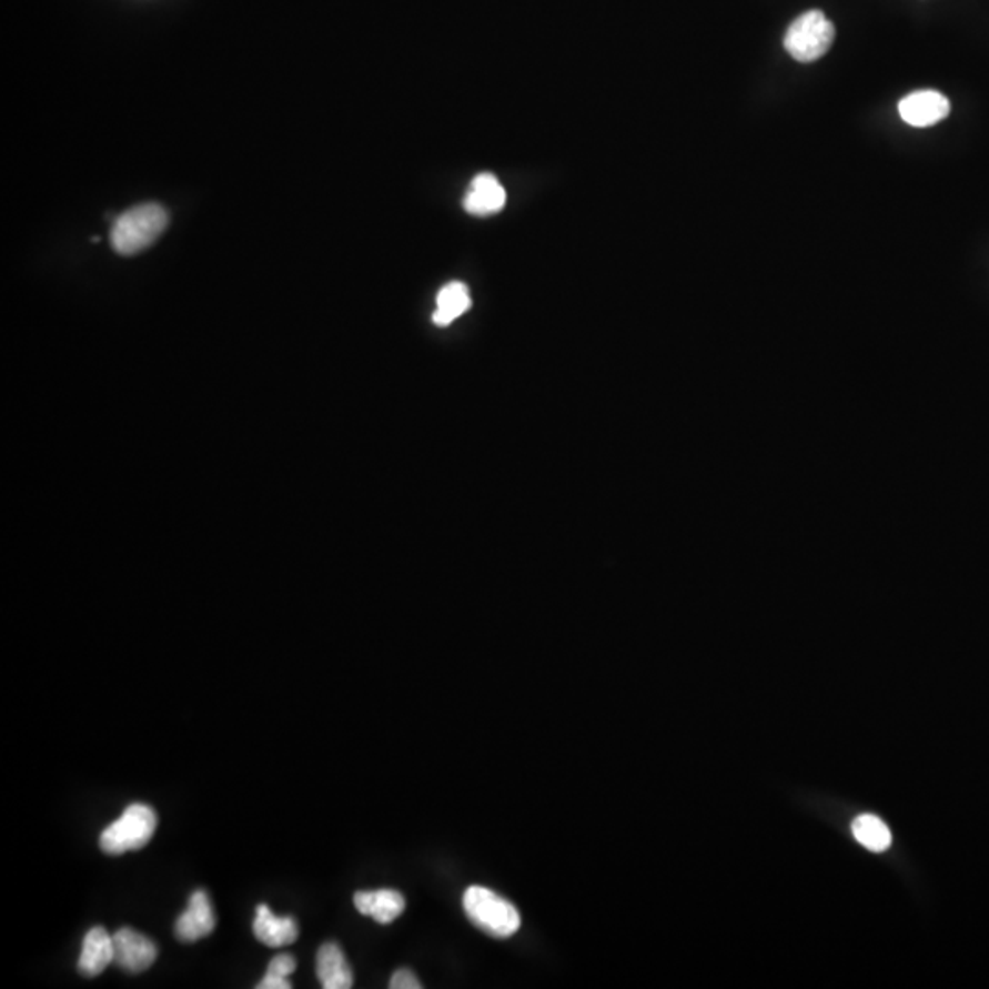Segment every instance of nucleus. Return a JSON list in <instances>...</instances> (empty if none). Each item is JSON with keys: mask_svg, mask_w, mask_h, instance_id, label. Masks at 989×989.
<instances>
[{"mask_svg": "<svg viewBox=\"0 0 989 989\" xmlns=\"http://www.w3.org/2000/svg\"><path fill=\"white\" fill-rule=\"evenodd\" d=\"M354 906L362 915L371 916L377 924H391L405 911V898L398 890L380 889L356 892Z\"/></svg>", "mask_w": 989, "mask_h": 989, "instance_id": "10", "label": "nucleus"}, {"mask_svg": "<svg viewBox=\"0 0 989 989\" xmlns=\"http://www.w3.org/2000/svg\"><path fill=\"white\" fill-rule=\"evenodd\" d=\"M852 834L854 838L872 852H884L892 841L887 825L879 817L869 816V814L856 817V821L852 823Z\"/></svg>", "mask_w": 989, "mask_h": 989, "instance_id": "14", "label": "nucleus"}, {"mask_svg": "<svg viewBox=\"0 0 989 989\" xmlns=\"http://www.w3.org/2000/svg\"><path fill=\"white\" fill-rule=\"evenodd\" d=\"M114 962V938L103 927H92L83 940L78 969L83 977H98Z\"/></svg>", "mask_w": 989, "mask_h": 989, "instance_id": "9", "label": "nucleus"}, {"mask_svg": "<svg viewBox=\"0 0 989 989\" xmlns=\"http://www.w3.org/2000/svg\"><path fill=\"white\" fill-rule=\"evenodd\" d=\"M168 211L162 205H137L115 219L110 233L112 248L120 255H137L154 244L168 228Z\"/></svg>", "mask_w": 989, "mask_h": 989, "instance_id": "1", "label": "nucleus"}, {"mask_svg": "<svg viewBox=\"0 0 989 989\" xmlns=\"http://www.w3.org/2000/svg\"><path fill=\"white\" fill-rule=\"evenodd\" d=\"M388 986L393 989H422V982H420L418 977L411 971V969H398L396 973L393 975V979L388 982Z\"/></svg>", "mask_w": 989, "mask_h": 989, "instance_id": "16", "label": "nucleus"}, {"mask_svg": "<svg viewBox=\"0 0 989 989\" xmlns=\"http://www.w3.org/2000/svg\"><path fill=\"white\" fill-rule=\"evenodd\" d=\"M464 911L482 931L495 938H508L518 931L517 909L486 887H470L464 892Z\"/></svg>", "mask_w": 989, "mask_h": 989, "instance_id": "3", "label": "nucleus"}, {"mask_svg": "<svg viewBox=\"0 0 989 989\" xmlns=\"http://www.w3.org/2000/svg\"><path fill=\"white\" fill-rule=\"evenodd\" d=\"M157 811L152 810L151 806L134 803L101 832V850L110 856L140 850L149 845L157 832Z\"/></svg>", "mask_w": 989, "mask_h": 989, "instance_id": "2", "label": "nucleus"}, {"mask_svg": "<svg viewBox=\"0 0 989 989\" xmlns=\"http://www.w3.org/2000/svg\"><path fill=\"white\" fill-rule=\"evenodd\" d=\"M504 204H506V191L498 183L497 176L482 173L473 179L472 191L464 200L467 213L478 216L493 215L503 210Z\"/></svg>", "mask_w": 989, "mask_h": 989, "instance_id": "11", "label": "nucleus"}, {"mask_svg": "<svg viewBox=\"0 0 989 989\" xmlns=\"http://www.w3.org/2000/svg\"><path fill=\"white\" fill-rule=\"evenodd\" d=\"M836 39V28L825 13L810 10L797 17L786 30L785 48L799 63H814L830 50Z\"/></svg>", "mask_w": 989, "mask_h": 989, "instance_id": "4", "label": "nucleus"}, {"mask_svg": "<svg viewBox=\"0 0 989 989\" xmlns=\"http://www.w3.org/2000/svg\"><path fill=\"white\" fill-rule=\"evenodd\" d=\"M898 112L907 125L924 129L946 120L951 112V103L937 90H918L898 103Z\"/></svg>", "mask_w": 989, "mask_h": 989, "instance_id": "6", "label": "nucleus"}, {"mask_svg": "<svg viewBox=\"0 0 989 989\" xmlns=\"http://www.w3.org/2000/svg\"><path fill=\"white\" fill-rule=\"evenodd\" d=\"M436 303H438V309L433 314V321H435V325L445 326L470 310L472 297L464 284L451 283L438 293Z\"/></svg>", "mask_w": 989, "mask_h": 989, "instance_id": "13", "label": "nucleus"}, {"mask_svg": "<svg viewBox=\"0 0 989 989\" xmlns=\"http://www.w3.org/2000/svg\"><path fill=\"white\" fill-rule=\"evenodd\" d=\"M216 918L210 896L204 890H196L189 898L188 909L176 918L174 935L180 942H196L200 938L210 937L215 931Z\"/></svg>", "mask_w": 989, "mask_h": 989, "instance_id": "7", "label": "nucleus"}, {"mask_svg": "<svg viewBox=\"0 0 989 989\" xmlns=\"http://www.w3.org/2000/svg\"><path fill=\"white\" fill-rule=\"evenodd\" d=\"M317 977L325 989L352 988V969L337 943L326 942L321 946L317 951Z\"/></svg>", "mask_w": 989, "mask_h": 989, "instance_id": "12", "label": "nucleus"}, {"mask_svg": "<svg viewBox=\"0 0 989 989\" xmlns=\"http://www.w3.org/2000/svg\"><path fill=\"white\" fill-rule=\"evenodd\" d=\"M297 968V963H295V958L289 952H283V955H277V957L272 958V962L268 966V971L264 977H262L261 982L256 985L259 989H290L292 988V982H290V975L295 971Z\"/></svg>", "mask_w": 989, "mask_h": 989, "instance_id": "15", "label": "nucleus"}, {"mask_svg": "<svg viewBox=\"0 0 989 989\" xmlns=\"http://www.w3.org/2000/svg\"><path fill=\"white\" fill-rule=\"evenodd\" d=\"M114 938V963L129 973H142L157 962L158 949L151 938L131 927H123L112 935Z\"/></svg>", "mask_w": 989, "mask_h": 989, "instance_id": "5", "label": "nucleus"}, {"mask_svg": "<svg viewBox=\"0 0 989 989\" xmlns=\"http://www.w3.org/2000/svg\"><path fill=\"white\" fill-rule=\"evenodd\" d=\"M253 932L256 940L268 948H286L297 940L299 926L292 916H275L270 907L262 904L256 907Z\"/></svg>", "mask_w": 989, "mask_h": 989, "instance_id": "8", "label": "nucleus"}]
</instances>
